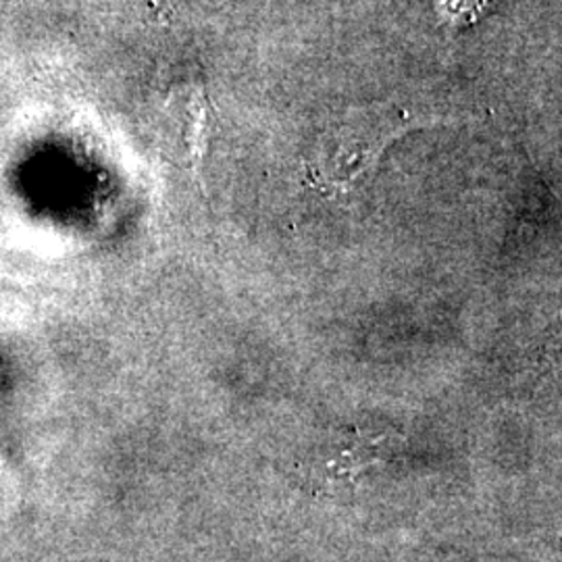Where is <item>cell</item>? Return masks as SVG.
Here are the masks:
<instances>
[{
    "mask_svg": "<svg viewBox=\"0 0 562 562\" xmlns=\"http://www.w3.org/2000/svg\"><path fill=\"white\" fill-rule=\"evenodd\" d=\"M487 0H438L440 11L450 20L471 21L485 9Z\"/></svg>",
    "mask_w": 562,
    "mask_h": 562,
    "instance_id": "cell-1",
    "label": "cell"
}]
</instances>
